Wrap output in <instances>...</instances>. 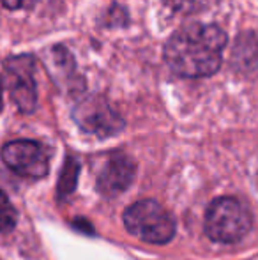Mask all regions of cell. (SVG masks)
I'll use <instances>...</instances> for the list:
<instances>
[{
    "instance_id": "cell-1",
    "label": "cell",
    "mask_w": 258,
    "mask_h": 260,
    "mask_svg": "<svg viewBox=\"0 0 258 260\" xmlns=\"http://www.w3.org/2000/svg\"><path fill=\"white\" fill-rule=\"evenodd\" d=\"M227 34L216 25L190 23L165 45V60L173 73L186 78H205L221 68Z\"/></svg>"
},
{
    "instance_id": "cell-2",
    "label": "cell",
    "mask_w": 258,
    "mask_h": 260,
    "mask_svg": "<svg viewBox=\"0 0 258 260\" xmlns=\"http://www.w3.org/2000/svg\"><path fill=\"white\" fill-rule=\"evenodd\" d=\"M253 226L251 212L234 197L212 200L205 212V234L219 244H235L249 234Z\"/></svg>"
},
{
    "instance_id": "cell-3",
    "label": "cell",
    "mask_w": 258,
    "mask_h": 260,
    "mask_svg": "<svg viewBox=\"0 0 258 260\" xmlns=\"http://www.w3.org/2000/svg\"><path fill=\"white\" fill-rule=\"evenodd\" d=\"M124 225L131 236L149 244H166L175 236L172 214L156 200H138L124 211Z\"/></svg>"
},
{
    "instance_id": "cell-4",
    "label": "cell",
    "mask_w": 258,
    "mask_h": 260,
    "mask_svg": "<svg viewBox=\"0 0 258 260\" xmlns=\"http://www.w3.org/2000/svg\"><path fill=\"white\" fill-rule=\"evenodd\" d=\"M72 119L85 133L101 138L114 137L124 127L122 117L101 96H89L80 101L72 110Z\"/></svg>"
},
{
    "instance_id": "cell-5",
    "label": "cell",
    "mask_w": 258,
    "mask_h": 260,
    "mask_svg": "<svg viewBox=\"0 0 258 260\" xmlns=\"http://www.w3.org/2000/svg\"><path fill=\"white\" fill-rule=\"evenodd\" d=\"M4 80L16 108L23 113L34 112L38 103L34 58L30 55H18V57L7 58L4 64Z\"/></svg>"
},
{
    "instance_id": "cell-6",
    "label": "cell",
    "mask_w": 258,
    "mask_h": 260,
    "mask_svg": "<svg viewBox=\"0 0 258 260\" xmlns=\"http://www.w3.org/2000/svg\"><path fill=\"white\" fill-rule=\"evenodd\" d=\"M2 161L14 174L27 179H41L48 175L50 157L46 149L34 140L7 142L0 151Z\"/></svg>"
},
{
    "instance_id": "cell-7",
    "label": "cell",
    "mask_w": 258,
    "mask_h": 260,
    "mask_svg": "<svg viewBox=\"0 0 258 260\" xmlns=\"http://www.w3.org/2000/svg\"><path fill=\"white\" fill-rule=\"evenodd\" d=\"M134 161L122 152H112L104 156L97 167L96 186L103 195L115 197L124 193L134 179Z\"/></svg>"
},
{
    "instance_id": "cell-8",
    "label": "cell",
    "mask_w": 258,
    "mask_h": 260,
    "mask_svg": "<svg viewBox=\"0 0 258 260\" xmlns=\"http://www.w3.org/2000/svg\"><path fill=\"white\" fill-rule=\"evenodd\" d=\"M18 212L6 193L0 189V232L7 234L16 226Z\"/></svg>"
},
{
    "instance_id": "cell-9",
    "label": "cell",
    "mask_w": 258,
    "mask_h": 260,
    "mask_svg": "<svg viewBox=\"0 0 258 260\" xmlns=\"http://www.w3.org/2000/svg\"><path fill=\"white\" fill-rule=\"evenodd\" d=\"M165 2H166V6L175 11V13L193 14V13H200V11L209 9L217 0H165Z\"/></svg>"
},
{
    "instance_id": "cell-10",
    "label": "cell",
    "mask_w": 258,
    "mask_h": 260,
    "mask_svg": "<svg viewBox=\"0 0 258 260\" xmlns=\"http://www.w3.org/2000/svg\"><path fill=\"white\" fill-rule=\"evenodd\" d=\"M76 175H78V163L75 159H67L62 172V179H60V184H59V193L60 197L69 195V193L75 189L76 184Z\"/></svg>"
},
{
    "instance_id": "cell-11",
    "label": "cell",
    "mask_w": 258,
    "mask_h": 260,
    "mask_svg": "<svg viewBox=\"0 0 258 260\" xmlns=\"http://www.w3.org/2000/svg\"><path fill=\"white\" fill-rule=\"evenodd\" d=\"M0 2H2V6L7 7V9L16 11V9H27L35 0H0Z\"/></svg>"
},
{
    "instance_id": "cell-12",
    "label": "cell",
    "mask_w": 258,
    "mask_h": 260,
    "mask_svg": "<svg viewBox=\"0 0 258 260\" xmlns=\"http://www.w3.org/2000/svg\"><path fill=\"white\" fill-rule=\"evenodd\" d=\"M4 108V101H2V82H0V112Z\"/></svg>"
}]
</instances>
